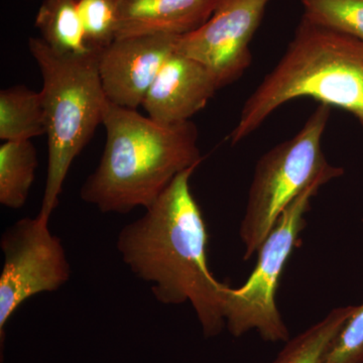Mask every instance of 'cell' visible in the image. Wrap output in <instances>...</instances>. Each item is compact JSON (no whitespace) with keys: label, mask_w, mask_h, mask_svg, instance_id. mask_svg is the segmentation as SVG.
<instances>
[{"label":"cell","mask_w":363,"mask_h":363,"mask_svg":"<svg viewBox=\"0 0 363 363\" xmlns=\"http://www.w3.org/2000/svg\"><path fill=\"white\" fill-rule=\"evenodd\" d=\"M308 20L363 42V0H301Z\"/></svg>","instance_id":"2e32d148"},{"label":"cell","mask_w":363,"mask_h":363,"mask_svg":"<svg viewBox=\"0 0 363 363\" xmlns=\"http://www.w3.org/2000/svg\"><path fill=\"white\" fill-rule=\"evenodd\" d=\"M39 166L32 140L0 145V204L9 209L25 206Z\"/></svg>","instance_id":"5bb4252c"},{"label":"cell","mask_w":363,"mask_h":363,"mask_svg":"<svg viewBox=\"0 0 363 363\" xmlns=\"http://www.w3.org/2000/svg\"><path fill=\"white\" fill-rule=\"evenodd\" d=\"M86 43L100 52L116 40L119 0H76Z\"/></svg>","instance_id":"e0dca14e"},{"label":"cell","mask_w":363,"mask_h":363,"mask_svg":"<svg viewBox=\"0 0 363 363\" xmlns=\"http://www.w3.org/2000/svg\"><path fill=\"white\" fill-rule=\"evenodd\" d=\"M198 167L182 172L145 214L126 224L116 247L133 274L150 284L157 302L191 303L205 337L226 326V284L217 281L208 264V231L190 188Z\"/></svg>","instance_id":"6da1fadb"},{"label":"cell","mask_w":363,"mask_h":363,"mask_svg":"<svg viewBox=\"0 0 363 363\" xmlns=\"http://www.w3.org/2000/svg\"><path fill=\"white\" fill-rule=\"evenodd\" d=\"M179 37L168 35L116 39L100 52V82L111 104L136 109L164 62L175 52Z\"/></svg>","instance_id":"9c48e42d"},{"label":"cell","mask_w":363,"mask_h":363,"mask_svg":"<svg viewBox=\"0 0 363 363\" xmlns=\"http://www.w3.org/2000/svg\"><path fill=\"white\" fill-rule=\"evenodd\" d=\"M45 135L42 93L26 85L0 91V140H32Z\"/></svg>","instance_id":"4fadbf2b"},{"label":"cell","mask_w":363,"mask_h":363,"mask_svg":"<svg viewBox=\"0 0 363 363\" xmlns=\"http://www.w3.org/2000/svg\"><path fill=\"white\" fill-rule=\"evenodd\" d=\"M28 51L39 66L48 138V173L39 212L50 217L59 204L74 160L104 123L107 100L100 82L98 52L65 56L52 51L40 37L28 40Z\"/></svg>","instance_id":"277c9868"},{"label":"cell","mask_w":363,"mask_h":363,"mask_svg":"<svg viewBox=\"0 0 363 363\" xmlns=\"http://www.w3.org/2000/svg\"><path fill=\"white\" fill-rule=\"evenodd\" d=\"M218 0H119L116 39L195 32L213 13Z\"/></svg>","instance_id":"8fae6325"},{"label":"cell","mask_w":363,"mask_h":363,"mask_svg":"<svg viewBox=\"0 0 363 363\" xmlns=\"http://www.w3.org/2000/svg\"><path fill=\"white\" fill-rule=\"evenodd\" d=\"M354 309L355 306L334 308L321 321L289 339L272 363H321L329 346Z\"/></svg>","instance_id":"9a60e30c"},{"label":"cell","mask_w":363,"mask_h":363,"mask_svg":"<svg viewBox=\"0 0 363 363\" xmlns=\"http://www.w3.org/2000/svg\"><path fill=\"white\" fill-rule=\"evenodd\" d=\"M40 39L52 51L82 56L92 51L86 43L76 0H43L35 21Z\"/></svg>","instance_id":"7c38bea8"},{"label":"cell","mask_w":363,"mask_h":363,"mask_svg":"<svg viewBox=\"0 0 363 363\" xmlns=\"http://www.w3.org/2000/svg\"><path fill=\"white\" fill-rule=\"evenodd\" d=\"M331 180L328 177L318 179L293 200L257 250V266L245 285L238 289L227 286L223 313L227 329L233 337L257 330L267 342H286L290 339L276 303L279 279L307 225L305 216L312 198Z\"/></svg>","instance_id":"8992f818"},{"label":"cell","mask_w":363,"mask_h":363,"mask_svg":"<svg viewBox=\"0 0 363 363\" xmlns=\"http://www.w3.org/2000/svg\"><path fill=\"white\" fill-rule=\"evenodd\" d=\"M219 89L206 67L175 51L164 62L142 106L157 123H186L201 111Z\"/></svg>","instance_id":"30bf717a"},{"label":"cell","mask_w":363,"mask_h":363,"mask_svg":"<svg viewBox=\"0 0 363 363\" xmlns=\"http://www.w3.org/2000/svg\"><path fill=\"white\" fill-rule=\"evenodd\" d=\"M321 363H363V303L355 306Z\"/></svg>","instance_id":"ac0fdd59"},{"label":"cell","mask_w":363,"mask_h":363,"mask_svg":"<svg viewBox=\"0 0 363 363\" xmlns=\"http://www.w3.org/2000/svg\"><path fill=\"white\" fill-rule=\"evenodd\" d=\"M330 113V106L320 104L297 135L257 162L240 227L243 259H252L284 210L311 184L323 177L333 180L343 175V168L329 164L322 149Z\"/></svg>","instance_id":"5b68a950"},{"label":"cell","mask_w":363,"mask_h":363,"mask_svg":"<svg viewBox=\"0 0 363 363\" xmlns=\"http://www.w3.org/2000/svg\"><path fill=\"white\" fill-rule=\"evenodd\" d=\"M269 0H218L195 32L176 40L175 51L206 67L219 88L235 82L252 64L250 43Z\"/></svg>","instance_id":"ba28073f"},{"label":"cell","mask_w":363,"mask_h":363,"mask_svg":"<svg viewBox=\"0 0 363 363\" xmlns=\"http://www.w3.org/2000/svg\"><path fill=\"white\" fill-rule=\"evenodd\" d=\"M4 266L0 274V341L14 312L26 301L60 290L71 278V266L49 220L25 217L7 227L0 240Z\"/></svg>","instance_id":"52a82bcc"},{"label":"cell","mask_w":363,"mask_h":363,"mask_svg":"<svg viewBox=\"0 0 363 363\" xmlns=\"http://www.w3.org/2000/svg\"><path fill=\"white\" fill-rule=\"evenodd\" d=\"M102 124L104 154L80 190L81 199L102 213L147 209L179 174L203 161L191 121L166 125L107 101Z\"/></svg>","instance_id":"7a4b0ae2"},{"label":"cell","mask_w":363,"mask_h":363,"mask_svg":"<svg viewBox=\"0 0 363 363\" xmlns=\"http://www.w3.org/2000/svg\"><path fill=\"white\" fill-rule=\"evenodd\" d=\"M303 97L350 112L363 131V42L302 16L283 57L243 105L231 145Z\"/></svg>","instance_id":"3957f363"}]
</instances>
